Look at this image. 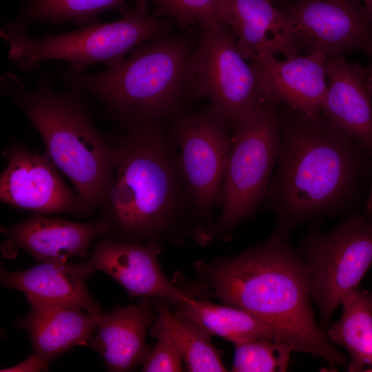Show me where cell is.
Wrapping results in <instances>:
<instances>
[{
    "label": "cell",
    "mask_w": 372,
    "mask_h": 372,
    "mask_svg": "<svg viewBox=\"0 0 372 372\" xmlns=\"http://www.w3.org/2000/svg\"><path fill=\"white\" fill-rule=\"evenodd\" d=\"M369 298L371 304V306H372V292L371 293L370 295H369Z\"/></svg>",
    "instance_id": "d6a6232c"
},
{
    "label": "cell",
    "mask_w": 372,
    "mask_h": 372,
    "mask_svg": "<svg viewBox=\"0 0 372 372\" xmlns=\"http://www.w3.org/2000/svg\"><path fill=\"white\" fill-rule=\"evenodd\" d=\"M229 27L200 30L190 59L198 100L206 98L233 132L263 103L255 74Z\"/></svg>",
    "instance_id": "9c48e42d"
},
{
    "label": "cell",
    "mask_w": 372,
    "mask_h": 372,
    "mask_svg": "<svg viewBox=\"0 0 372 372\" xmlns=\"http://www.w3.org/2000/svg\"><path fill=\"white\" fill-rule=\"evenodd\" d=\"M126 0H25L15 20L28 28L33 23H50L54 25L72 23L84 26L96 23L99 15L119 9Z\"/></svg>",
    "instance_id": "cb8c5ba5"
},
{
    "label": "cell",
    "mask_w": 372,
    "mask_h": 372,
    "mask_svg": "<svg viewBox=\"0 0 372 372\" xmlns=\"http://www.w3.org/2000/svg\"><path fill=\"white\" fill-rule=\"evenodd\" d=\"M327 59L320 52L284 61L260 54L252 56L249 63L265 103L316 114L322 112L326 99Z\"/></svg>",
    "instance_id": "4fadbf2b"
},
{
    "label": "cell",
    "mask_w": 372,
    "mask_h": 372,
    "mask_svg": "<svg viewBox=\"0 0 372 372\" xmlns=\"http://www.w3.org/2000/svg\"><path fill=\"white\" fill-rule=\"evenodd\" d=\"M370 56H371V60H372V53L370 54ZM365 71L368 74H372V61H371V64L369 66H367L366 68H365Z\"/></svg>",
    "instance_id": "1f68e13d"
},
{
    "label": "cell",
    "mask_w": 372,
    "mask_h": 372,
    "mask_svg": "<svg viewBox=\"0 0 372 372\" xmlns=\"http://www.w3.org/2000/svg\"><path fill=\"white\" fill-rule=\"evenodd\" d=\"M367 81H368L369 90H370L371 94L372 95V74H369Z\"/></svg>",
    "instance_id": "4dcf8cb0"
},
{
    "label": "cell",
    "mask_w": 372,
    "mask_h": 372,
    "mask_svg": "<svg viewBox=\"0 0 372 372\" xmlns=\"http://www.w3.org/2000/svg\"><path fill=\"white\" fill-rule=\"evenodd\" d=\"M231 371H286L292 348L287 344L269 339H252L234 344Z\"/></svg>",
    "instance_id": "d4e9b609"
},
{
    "label": "cell",
    "mask_w": 372,
    "mask_h": 372,
    "mask_svg": "<svg viewBox=\"0 0 372 372\" xmlns=\"http://www.w3.org/2000/svg\"><path fill=\"white\" fill-rule=\"evenodd\" d=\"M363 1L365 8L372 19V0H363Z\"/></svg>",
    "instance_id": "f546056e"
},
{
    "label": "cell",
    "mask_w": 372,
    "mask_h": 372,
    "mask_svg": "<svg viewBox=\"0 0 372 372\" xmlns=\"http://www.w3.org/2000/svg\"><path fill=\"white\" fill-rule=\"evenodd\" d=\"M2 156L7 162L0 176L2 203L43 215L87 214L81 197L67 185L46 152L13 143Z\"/></svg>",
    "instance_id": "7c38bea8"
},
{
    "label": "cell",
    "mask_w": 372,
    "mask_h": 372,
    "mask_svg": "<svg viewBox=\"0 0 372 372\" xmlns=\"http://www.w3.org/2000/svg\"><path fill=\"white\" fill-rule=\"evenodd\" d=\"M180 164L194 209L203 226L220 206L229 153V127L211 106L185 113L171 123ZM202 226V227H203Z\"/></svg>",
    "instance_id": "30bf717a"
},
{
    "label": "cell",
    "mask_w": 372,
    "mask_h": 372,
    "mask_svg": "<svg viewBox=\"0 0 372 372\" xmlns=\"http://www.w3.org/2000/svg\"><path fill=\"white\" fill-rule=\"evenodd\" d=\"M280 145L265 201L276 216V231L345 209L358 192L364 152L322 112L278 106Z\"/></svg>",
    "instance_id": "7a4b0ae2"
},
{
    "label": "cell",
    "mask_w": 372,
    "mask_h": 372,
    "mask_svg": "<svg viewBox=\"0 0 372 372\" xmlns=\"http://www.w3.org/2000/svg\"><path fill=\"white\" fill-rule=\"evenodd\" d=\"M279 8L307 54L330 58L358 50L372 53V19L361 0H291Z\"/></svg>",
    "instance_id": "8fae6325"
},
{
    "label": "cell",
    "mask_w": 372,
    "mask_h": 372,
    "mask_svg": "<svg viewBox=\"0 0 372 372\" xmlns=\"http://www.w3.org/2000/svg\"><path fill=\"white\" fill-rule=\"evenodd\" d=\"M326 70L322 114L372 155V95L365 68L341 55L328 58Z\"/></svg>",
    "instance_id": "e0dca14e"
},
{
    "label": "cell",
    "mask_w": 372,
    "mask_h": 372,
    "mask_svg": "<svg viewBox=\"0 0 372 372\" xmlns=\"http://www.w3.org/2000/svg\"><path fill=\"white\" fill-rule=\"evenodd\" d=\"M302 251L311 299L328 328L343 297L358 289L372 264V220L355 215L326 234H309Z\"/></svg>",
    "instance_id": "ba28073f"
},
{
    "label": "cell",
    "mask_w": 372,
    "mask_h": 372,
    "mask_svg": "<svg viewBox=\"0 0 372 372\" xmlns=\"http://www.w3.org/2000/svg\"><path fill=\"white\" fill-rule=\"evenodd\" d=\"M94 271L87 261L79 265L42 262L23 271H1V281L5 286L24 293L29 304L64 305L99 313L101 307L90 295L85 284Z\"/></svg>",
    "instance_id": "ac0fdd59"
},
{
    "label": "cell",
    "mask_w": 372,
    "mask_h": 372,
    "mask_svg": "<svg viewBox=\"0 0 372 372\" xmlns=\"http://www.w3.org/2000/svg\"><path fill=\"white\" fill-rule=\"evenodd\" d=\"M49 362L34 352L25 360L13 367L3 369V371H39L46 369Z\"/></svg>",
    "instance_id": "83f0119b"
},
{
    "label": "cell",
    "mask_w": 372,
    "mask_h": 372,
    "mask_svg": "<svg viewBox=\"0 0 372 372\" xmlns=\"http://www.w3.org/2000/svg\"><path fill=\"white\" fill-rule=\"evenodd\" d=\"M194 46L169 34L141 45L118 66L92 74L63 69L61 81L90 94L126 129L172 123L197 101L190 65Z\"/></svg>",
    "instance_id": "277c9868"
},
{
    "label": "cell",
    "mask_w": 372,
    "mask_h": 372,
    "mask_svg": "<svg viewBox=\"0 0 372 372\" xmlns=\"http://www.w3.org/2000/svg\"><path fill=\"white\" fill-rule=\"evenodd\" d=\"M166 303L168 302L162 299L156 301V320L169 331L175 340L186 370L190 372L227 371L211 342V334L192 320L177 318L171 313Z\"/></svg>",
    "instance_id": "603a6c76"
},
{
    "label": "cell",
    "mask_w": 372,
    "mask_h": 372,
    "mask_svg": "<svg viewBox=\"0 0 372 372\" xmlns=\"http://www.w3.org/2000/svg\"><path fill=\"white\" fill-rule=\"evenodd\" d=\"M155 315L150 298L137 304L99 313L91 347L112 371H127L143 363L150 352L146 333Z\"/></svg>",
    "instance_id": "d6986e66"
},
{
    "label": "cell",
    "mask_w": 372,
    "mask_h": 372,
    "mask_svg": "<svg viewBox=\"0 0 372 372\" xmlns=\"http://www.w3.org/2000/svg\"><path fill=\"white\" fill-rule=\"evenodd\" d=\"M150 334L157 339V343L143 362L142 371H182L183 360L169 331L156 320L150 329Z\"/></svg>",
    "instance_id": "4316f807"
},
{
    "label": "cell",
    "mask_w": 372,
    "mask_h": 372,
    "mask_svg": "<svg viewBox=\"0 0 372 372\" xmlns=\"http://www.w3.org/2000/svg\"><path fill=\"white\" fill-rule=\"evenodd\" d=\"M176 308L174 315L177 318L192 320L211 335L234 344L258 338L285 342L273 327L236 307L214 304L208 300H198L189 296L176 304Z\"/></svg>",
    "instance_id": "44dd1931"
},
{
    "label": "cell",
    "mask_w": 372,
    "mask_h": 372,
    "mask_svg": "<svg viewBox=\"0 0 372 372\" xmlns=\"http://www.w3.org/2000/svg\"><path fill=\"white\" fill-rule=\"evenodd\" d=\"M340 318L329 327L327 337L342 346L351 361L350 371H372V306L369 295L355 289L342 301Z\"/></svg>",
    "instance_id": "7402d4cb"
},
{
    "label": "cell",
    "mask_w": 372,
    "mask_h": 372,
    "mask_svg": "<svg viewBox=\"0 0 372 372\" xmlns=\"http://www.w3.org/2000/svg\"><path fill=\"white\" fill-rule=\"evenodd\" d=\"M271 1H272L273 3L276 1V0H270Z\"/></svg>",
    "instance_id": "836d02e7"
},
{
    "label": "cell",
    "mask_w": 372,
    "mask_h": 372,
    "mask_svg": "<svg viewBox=\"0 0 372 372\" xmlns=\"http://www.w3.org/2000/svg\"><path fill=\"white\" fill-rule=\"evenodd\" d=\"M153 13L174 19L182 28L193 23L200 30L229 27L225 20L223 0H155Z\"/></svg>",
    "instance_id": "484cf974"
},
{
    "label": "cell",
    "mask_w": 372,
    "mask_h": 372,
    "mask_svg": "<svg viewBox=\"0 0 372 372\" xmlns=\"http://www.w3.org/2000/svg\"><path fill=\"white\" fill-rule=\"evenodd\" d=\"M111 229L105 218L83 223L36 213L17 225L1 228L7 236L1 249L6 257L23 250L42 262L65 263L71 257L86 256L91 243Z\"/></svg>",
    "instance_id": "9a60e30c"
},
{
    "label": "cell",
    "mask_w": 372,
    "mask_h": 372,
    "mask_svg": "<svg viewBox=\"0 0 372 372\" xmlns=\"http://www.w3.org/2000/svg\"><path fill=\"white\" fill-rule=\"evenodd\" d=\"M1 94L17 106L43 139L50 158L71 180L86 213L104 204L114 178L115 151L94 125L84 92L56 91L48 76L32 90L11 72Z\"/></svg>",
    "instance_id": "5b68a950"
},
{
    "label": "cell",
    "mask_w": 372,
    "mask_h": 372,
    "mask_svg": "<svg viewBox=\"0 0 372 372\" xmlns=\"http://www.w3.org/2000/svg\"><path fill=\"white\" fill-rule=\"evenodd\" d=\"M218 217L203 225L194 240L207 245L229 240L235 227L265 203L278 162L280 133L278 106L263 103L232 132Z\"/></svg>",
    "instance_id": "52a82bcc"
},
{
    "label": "cell",
    "mask_w": 372,
    "mask_h": 372,
    "mask_svg": "<svg viewBox=\"0 0 372 372\" xmlns=\"http://www.w3.org/2000/svg\"><path fill=\"white\" fill-rule=\"evenodd\" d=\"M114 178L101 207L130 242L180 244L203 223L183 176L178 147L165 125L127 128L111 141Z\"/></svg>",
    "instance_id": "3957f363"
},
{
    "label": "cell",
    "mask_w": 372,
    "mask_h": 372,
    "mask_svg": "<svg viewBox=\"0 0 372 372\" xmlns=\"http://www.w3.org/2000/svg\"><path fill=\"white\" fill-rule=\"evenodd\" d=\"M366 209H367L369 215L371 217V220H372V189L371 191V193L369 194V199L367 201Z\"/></svg>",
    "instance_id": "f1b7e54d"
},
{
    "label": "cell",
    "mask_w": 372,
    "mask_h": 372,
    "mask_svg": "<svg viewBox=\"0 0 372 372\" xmlns=\"http://www.w3.org/2000/svg\"><path fill=\"white\" fill-rule=\"evenodd\" d=\"M159 243L105 239L96 246L87 260L94 271L110 276L131 297L156 298L174 305L189 296L165 277L158 262Z\"/></svg>",
    "instance_id": "5bb4252c"
},
{
    "label": "cell",
    "mask_w": 372,
    "mask_h": 372,
    "mask_svg": "<svg viewBox=\"0 0 372 372\" xmlns=\"http://www.w3.org/2000/svg\"><path fill=\"white\" fill-rule=\"evenodd\" d=\"M29 313L19 325L29 333L34 352L49 362L76 345L90 342L99 313L79 308L30 303Z\"/></svg>",
    "instance_id": "ffe728a7"
},
{
    "label": "cell",
    "mask_w": 372,
    "mask_h": 372,
    "mask_svg": "<svg viewBox=\"0 0 372 372\" xmlns=\"http://www.w3.org/2000/svg\"><path fill=\"white\" fill-rule=\"evenodd\" d=\"M287 236L276 231L268 240L235 256L197 262L196 292L262 320L295 351L344 365L347 358L316 322L304 262L289 247Z\"/></svg>",
    "instance_id": "6da1fadb"
},
{
    "label": "cell",
    "mask_w": 372,
    "mask_h": 372,
    "mask_svg": "<svg viewBox=\"0 0 372 372\" xmlns=\"http://www.w3.org/2000/svg\"><path fill=\"white\" fill-rule=\"evenodd\" d=\"M120 18L94 23L65 33L34 38L15 19L3 23L1 37L9 43L8 57L21 71L39 70L41 63L58 60L69 70L83 73L91 65H120L141 45L169 34L172 23L151 13L147 0H135L118 9Z\"/></svg>",
    "instance_id": "8992f818"
},
{
    "label": "cell",
    "mask_w": 372,
    "mask_h": 372,
    "mask_svg": "<svg viewBox=\"0 0 372 372\" xmlns=\"http://www.w3.org/2000/svg\"><path fill=\"white\" fill-rule=\"evenodd\" d=\"M225 20L247 61L260 54L299 55L300 48L286 14L270 0H223Z\"/></svg>",
    "instance_id": "2e32d148"
}]
</instances>
